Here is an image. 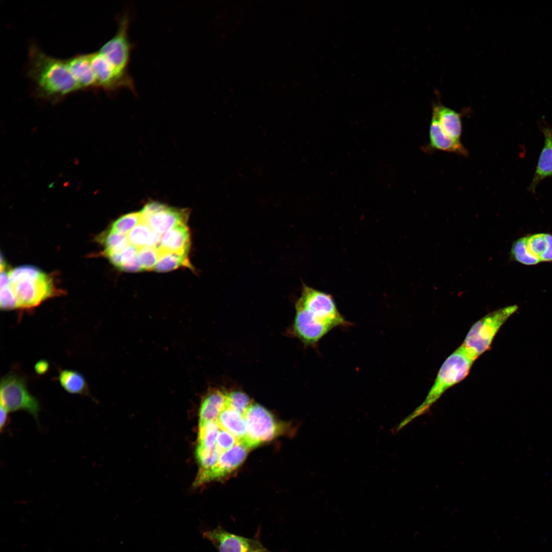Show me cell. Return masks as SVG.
<instances>
[{
    "mask_svg": "<svg viewBox=\"0 0 552 552\" xmlns=\"http://www.w3.org/2000/svg\"><path fill=\"white\" fill-rule=\"evenodd\" d=\"M8 414L9 411L4 406L1 405L0 429L1 431L5 429L8 425L9 422Z\"/></svg>",
    "mask_w": 552,
    "mask_h": 552,
    "instance_id": "31",
    "label": "cell"
},
{
    "mask_svg": "<svg viewBox=\"0 0 552 552\" xmlns=\"http://www.w3.org/2000/svg\"><path fill=\"white\" fill-rule=\"evenodd\" d=\"M238 443V440L233 435L219 428L214 448L222 453Z\"/></svg>",
    "mask_w": 552,
    "mask_h": 552,
    "instance_id": "28",
    "label": "cell"
},
{
    "mask_svg": "<svg viewBox=\"0 0 552 552\" xmlns=\"http://www.w3.org/2000/svg\"><path fill=\"white\" fill-rule=\"evenodd\" d=\"M515 260L525 265L552 262V235L537 233L517 240L513 248Z\"/></svg>",
    "mask_w": 552,
    "mask_h": 552,
    "instance_id": "8",
    "label": "cell"
},
{
    "mask_svg": "<svg viewBox=\"0 0 552 552\" xmlns=\"http://www.w3.org/2000/svg\"><path fill=\"white\" fill-rule=\"evenodd\" d=\"M202 535L218 552H252L264 548L259 540L231 533L220 526L205 531Z\"/></svg>",
    "mask_w": 552,
    "mask_h": 552,
    "instance_id": "13",
    "label": "cell"
},
{
    "mask_svg": "<svg viewBox=\"0 0 552 552\" xmlns=\"http://www.w3.org/2000/svg\"><path fill=\"white\" fill-rule=\"evenodd\" d=\"M297 302L317 318L334 328L351 325L339 312L329 294L304 285Z\"/></svg>",
    "mask_w": 552,
    "mask_h": 552,
    "instance_id": "7",
    "label": "cell"
},
{
    "mask_svg": "<svg viewBox=\"0 0 552 552\" xmlns=\"http://www.w3.org/2000/svg\"><path fill=\"white\" fill-rule=\"evenodd\" d=\"M518 308L514 305L489 313L471 327L461 346L477 359L490 349L501 327Z\"/></svg>",
    "mask_w": 552,
    "mask_h": 552,
    "instance_id": "4",
    "label": "cell"
},
{
    "mask_svg": "<svg viewBox=\"0 0 552 552\" xmlns=\"http://www.w3.org/2000/svg\"><path fill=\"white\" fill-rule=\"evenodd\" d=\"M1 405L9 412L24 410L38 421L40 406L39 401L29 392L25 379L10 373L4 376L1 382Z\"/></svg>",
    "mask_w": 552,
    "mask_h": 552,
    "instance_id": "6",
    "label": "cell"
},
{
    "mask_svg": "<svg viewBox=\"0 0 552 552\" xmlns=\"http://www.w3.org/2000/svg\"><path fill=\"white\" fill-rule=\"evenodd\" d=\"M160 255V252L158 247H145L139 249L136 257L142 270H152Z\"/></svg>",
    "mask_w": 552,
    "mask_h": 552,
    "instance_id": "26",
    "label": "cell"
},
{
    "mask_svg": "<svg viewBox=\"0 0 552 552\" xmlns=\"http://www.w3.org/2000/svg\"><path fill=\"white\" fill-rule=\"evenodd\" d=\"M188 216V210L176 209L164 204L149 218L147 223L154 232L161 235L176 226L186 224Z\"/></svg>",
    "mask_w": 552,
    "mask_h": 552,
    "instance_id": "16",
    "label": "cell"
},
{
    "mask_svg": "<svg viewBox=\"0 0 552 552\" xmlns=\"http://www.w3.org/2000/svg\"><path fill=\"white\" fill-rule=\"evenodd\" d=\"M190 247V234L185 224L174 227L161 237L159 249L162 251L187 255Z\"/></svg>",
    "mask_w": 552,
    "mask_h": 552,
    "instance_id": "19",
    "label": "cell"
},
{
    "mask_svg": "<svg viewBox=\"0 0 552 552\" xmlns=\"http://www.w3.org/2000/svg\"><path fill=\"white\" fill-rule=\"evenodd\" d=\"M66 61L81 90L98 89L89 53L76 54Z\"/></svg>",
    "mask_w": 552,
    "mask_h": 552,
    "instance_id": "15",
    "label": "cell"
},
{
    "mask_svg": "<svg viewBox=\"0 0 552 552\" xmlns=\"http://www.w3.org/2000/svg\"><path fill=\"white\" fill-rule=\"evenodd\" d=\"M429 143L424 147L425 151L438 150L465 156L468 155V151L461 142L453 140L443 131L436 118L432 114L429 125Z\"/></svg>",
    "mask_w": 552,
    "mask_h": 552,
    "instance_id": "14",
    "label": "cell"
},
{
    "mask_svg": "<svg viewBox=\"0 0 552 552\" xmlns=\"http://www.w3.org/2000/svg\"><path fill=\"white\" fill-rule=\"evenodd\" d=\"M250 399L244 393L235 391L227 393L226 407L244 415L251 404Z\"/></svg>",
    "mask_w": 552,
    "mask_h": 552,
    "instance_id": "27",
    "label": "cell"
},
{
    "mask_svg": "<svg viewBox=\"0 0 552 552\" xmlns=\"http://www.w3.org/2000/svg\"><path fill=\"white\" fill-rule=\"evenodd\" d=\"M159 249V248H158ZM160 255L154 269L157 272H167L180 267H191L187 255L160 250Z\"/></svg>",
    "mask_w": 552,
    "mask_h": 552,
    "instance_id": "24",
    "label": "cell"
},
{
    "mask_svg": "<svg viewBox=\"0 0 552 552\" xmlns=\"http://www.w3.org/2000/svg\"><path fill=\"white\" fill-rule=\"evenodd\" d=\"M138 250L137 247L129 244L122 254L121 264L119 268L136 258Z\"/></svg>",
    "mask_w": 552,
    "mask_h": 552,
    "instance_id": "29",
    "label": "cell"
},
{
    "mask_svg": "<svg viewBox=\"0 0 552 552\" xmlns=\"http://www.w3.org/2000/svg\"><path fill=\"white\" fill-rule=\"evenodd\" d=\"M295 307L294 330L305 344L315 345L334 329L331 326L317 318L297 301Z\"/></svg>",
    "mask_w": 552,
    "mask_h": 552,
    "instance_id": "12",
    "label": "cell"
},
{
    "mask_svg": "<svg viewBox=\"0 0 552 552\" xmlns=\"http://www.w3.org/2000/svg\"><path fill=\"white\" fill-rule=\"evenodd\" d=\"M220 428L233 435L240 443L246 435L243 416L228 408H225L216 420Z\"/></svg>",
    "mask_w": 552,
    "mask_h": 552,
    "instance_id": "21",
    "label": "cell"
},
{
    "mask_svg": "<svg viewBox=\"0 0 552 552\" xmlns=\"http://www.w3.org/2000/svg\"><path fill=\"white\" fill-rule=\"evenodd\" d=\"M140 212H133L125 214L114 221L109 229L127 235L130 231L140 222Z\"/></svg>",
    "mask_w": 552,
    "mask_h": 552,
    "instance_id": "25",
    "label": "cell"
},
{
    "mask_svg": "<svg viewBox=\"0 0 552 552\" xmlns=\"http://www.w3.org/2000/svg\"><path fill=\"white\" fill-rule=\"evenodd\" d=\"M252 552H270V551L267 550L266 549H265L264 547L263 548L258 549V550H255V551H253Z\"/></svg>",
    "mask_w": 552,
    "mask_h": 552,
    "instance_id": "33",
    "label": "cell"
},
{
    "mask_svg": "<svg viewBox=\"0 0 552 552\" xmlns=\"http://www.w3.org/2000/svg\"><path fill=\"white\" fill-rule=\"evenodd\" d=\"M129 17L124 14L119 20L114 35L97 51L118 70L127 72L131 45L128 36Z\"/></svg>",
    "mask_w": 552,
    "mask_h": 552,
    "instance_id": "9",
    "label": "cell"
},
{
    "mask_svg": "<svg viewBox=\"0 0 552 552\" xmlns=\"http://www.w3.org/2000/svg\"><path fill=\"white\" fill-rule=\"evenodd\" d=\"M541 131L544 139V145L532 182L528 187V190L532 192H535L541 181L552 176V127L543 126Z\"/></svg>",
    "mask_w": 552,
    "mask_h": 552,
    "instance_id": "18",
    "label": "cell"
},
{
    "mask_svg": "<svg viewBox=\"0 0 552 552\" xmlns=\"http://www.w3.org/2000/svg\"><path fill=\"white\" fill-rule=\"evenodd\" d=\"M49 367V363L44 360L38 361L35 365V371L38 374H44L48 371Z\"/></svg>",
    "mask_w": 552,
    "mask_h": 552,
    "instance_id": "32",
    "label": "cell"
},
{
    "mask_svg": "<svg viewBox=\"0 0 552 552\" xmlns=\"http://www.w3.org/2000/svg\"><path fill=\"white\" fill-rule=\"evenodd\" d=\"M130 244L138 249L145 247H157L162 236L154 232L145 222L140 221L127 235Z\"/></svg>",
    "mask_w": 552,
    "mask_h": 552,
    "instance_id": "22",
    "label": "cell"
},
{
    "mask_svg": "<svg viewBox=\"0 0 552 552\" xmlns=\"http://www.w3.org/2000/svg\"><path fill=\"white\" fill-rule=\"evenodd\" d=\"M58 380L61 386L69 393L85 395L88 393L85 379L78 372L72 370H62Z\"/></svg>",
    "mask_w": 552,
    "mask_h": 552,
    "instance_id": "23",
    "label": "cell"
},
{
    "mask_svg": "<svg viewBox=\"0 0 552 552\" xmlns=\"http://www.w3.org/2000/svg\"><path fill=\"white\" fill-rule=\"evenodd\" d=\"M27 74L37 97L53 103L81 90L66 59L49 56L35 44L29 48Z\"/></svg>",
    "mask_w": 552,
    "mask_h": 552,
    "instance_id": "2",
    "label": "cell"
},
{
    "mask_svg": "<svg viewBox=\"0 0 552 552\" xmlns=\"http://www.w3.org/2000/svg\"><path fill=\"white\" fill-rule=\"evenodd\" d=\"M120 269L124 271L130 272H136L142 270L138 262L137 257L121 266Z\"/></svg>",
    "mask_w": 552,
    "mask_h": 552,
    "instance_id": "30",
    "label": "cell"
},
{
    "mask_svg": "<svg viewBox=\"0 0 552 552\" xmlns=\"http://www.w3.org/2000/svg\"><path fill=\"white\" fill-rule=\"evenodd\" d=\"M432 114L435 117L442 129L447 135L455 141L461 142L463 131L462 112H458L438 101L432 105Z\"/></svg>",
    "mask_w": 552,
    "mask_h": 552,
    "instance_id": "17",
    "label": "cell"
},
{
    "mask_svg": "<svg viewBox=\"0 0 552 552\" xmlns=\"http://www.w3.org/2000/svg\"><path fill=\"white\" fill-rule=\"evenodd\" d=\"M249 449L238 443L220 456L216 465L210 469L198 473L194 482L196 486L220 478L232 473L244 461Z\"/></svg>",
    "mask_w": 552,
    "mask_h": 552,
    "instance_id": "11",
    "label": "cell"
},
{
    "mask_svg": "<svg viewBox=\"0 0 552 552\" xmlns=\"http://www.w3.org/2000/svg\"><path fill=\"white\" fill-rule=\"evenodd\" d=\"M1 270L0 306L4 310L30 309L57 294L53 279L31 265Z\"/></svg>",
    "mask_w": 552,
    "mask_h": 552,
    "instance_id": "1",
    "label": "cell"
},
{
    "mask_svg": "<svg viewBox=\"0 0 552 552\" xmlns=\"http://www.w3.org/2000/svg\"><path fill=\"white\" fill-rule=\"evenodd\" d=\"M89 55L98 89L106 91L123 87L134 89L133 81L127 72L118 70L98 51Z\"/></svg>",
    "mask_w": 552,
    "mask_h": 552,
    "instance_id": "10",
    "label": "cell"
},
{
    "mask_svg": "<svg viewBox=\"0 0 552 552\" xmlns=\"http://www.w3.org/2000/svg\"><path fill=\"white\" fill-rule=\"evenodd\" d=\"M227 393L214 389L207 393L201 401L199 421H216L226 407Z\"/></svg>",
    "mask_w": 552,
    "mask_h": 552,
    "instance_id": "20",
    "label": "cell"
},
{
    "mask_svg": "<svg viewBox=\"0 0 552 552\" xmlns=\"http://www.w3.org/2000/svg\"><path fill=\"white\" fill-rule=\"evenodd\" d=\"M475 359L462 346L442 365L424 401L398 425L400 430L414 418L425 412L449 388L463 380L469 374Z\"/></svg>",
    "mask_w": 552,
    "mask_h": 552,
    "instance_id": "3",
    "label": "cell"
},
{
    "mask_svg": "<svg viewBox=\"0 0 552 552\" xmlns=\"http://www.w3.org/2000/svg\"><path fill=\"white\" fill-rule=\"evenodd\" d=\"M246 435L239 443L248 449L271 440L281 433L282 427L269 411L263 406L251 404L243 415Z\"/></svg>",
    "mask_w": 552,
    "mask_h": 552,
    "instance_id": "5",
    "label": "cell"
}]
</instances>
